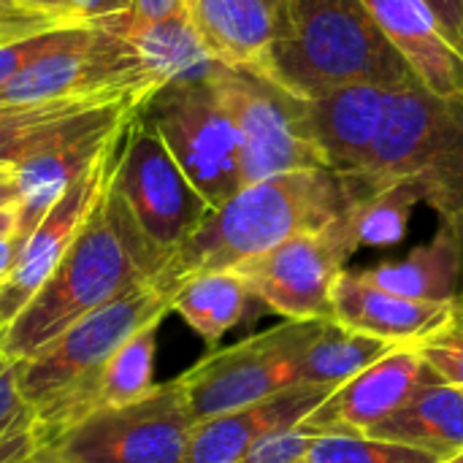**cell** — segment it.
<instances>
[{
  "mask_svg": "<svg viewBox=\"0 0 463 463\" xmlns=\"http://www.w3.org/2000/svg\"><path fill=\"white\" fill-rule=\"evenodd\" d=\"M168 260L144 236L111 176L60 266L3 328L0 355L14 364L30 358L98 307L138 285L157 282Z\"/></svg>",
  "mask_w": 463,
  "mask_h": 463,
  "instance_id": "6da1fadb",
  "label": "cell"
},
{
  "mask_svg": "<svg viewBox=\"0 0 463 463\" xmlns=\"http://www.w3.org/2000/svg\"><path fill=\"white\" fill-rule=\"evenodd\" d=\"M353 203L350 182L328 168L290 171L244 184L231 201L212 209L198 231L171 255L155 285L174 296L187 277L236 269L298 233L334 222Z\"/></svg>",
  "mask_w": 463,
  "mask_h": 463,
  "instance_id": "7a4b0ae2",
  "label": "cell"
},
{
  "mask_svg": "<svg viewBox=\"0 0 463 463\" xmlns=\"http://www.w3.org/2000/svg\"><path fill=\"white\" fill-rule=\"evenodd\" d=\"M171 315V293L138 285L76 320L46 347L16 361V385L33 407L41 445L98 412L100 377L111 355L144 326Z\"/></svg>",
  "mask_w": 463,
  "mask_h": 463,
  "instance_id": "3957f363",
  "label": "cell"
},
{
  "mask_svg": "<svg viewBox=\"0 0 463 463\" xmlns=\"http://www.w3.org/2000/svg\"><path fill=\"white\" fill-rule=\"evenodd\" d=\"M271 81L301 100L350 84H420L364 0H288Z\"/></svg>",
  "mask_w": 463,
  "mask_h": 463,
  "instance_id": "277c9868",
  "label": "cell"
},
{
  "mask_svg": "<svg viewBox=\"0 0 463 463\" xmlns=\"http://www.w3.org/2000/svg\"><path fill=\"white\" fill-rule=\"evenodd\" d=\"M326 320H285L277 328L214 350L179 374L190 412L206 420L301 385V364Z\"/></svg>",
  "mask_w": 463,
  "mask_h": 463,
  "instance_id": "5b68a950",
  "label": "cell"
},
{
  "mask_svg": "<svg viewBox=\"0 0 463 463\" xmlns=\"http://www.w3.org/2000/svg\"><path fill=\"white\" fill-rule=\"evenodd\" d=\"M141 117L160 133L184 176L212 209H220L244 187L239 133L214 76L160 90L141 109Z\"/></svg>",
  "mask_w": 463,
  "mask_h": 463,
  "instance_id": "8992f818",
  "label": "cell"
},
{
  "mask_svg": "<svg viewBox=\"0 0 463 463\" xmlns=\"http://www.w3.org/2000/svg\"><path fill=\"white\" fill-rule=\"evenodd\" d=\"M193 426L195 418L176 377L133 404L92 412L41 448L71 463H187Z\"/></svg>",
  "mask_w": 463,
  "mask_h": 463,
  "instance_id": "52a82bcc",
  "label": "cell"
},
{
  "mask_svg": "<svg viewBox=\"0 0 463 463\" xmlns=\"http://www.w3.org/2000/svg\"><path fill=\"white\" fill-rule=\"evenodd\" d=\"M125 27H92L81 41L38 60L0 90L5 106L106 98L144 109L163 84L146 71Z\"/></svg>",
  "mask_w": 463,
  "mask_h": 463,
  "instance_id": "ba28073f",
  "label": "cell"
},
{
  "mask_svg": "<svg viewBox=\"0 0 463 463\" xmlns=\"http://www.w3.org/2000/svg\"><path fill=\"white\" fill-rule=\"evenodd\" d=\"M214 81L239 133L244 184L290 171L328 168L309 133L301 98L269 79L231 71L225 65L214 73Z\"/></svg>",
  "mask_w": 463,
  "mask_h": 463,
  "instance_id": "9c48e42d",
  "label": "cell"
},
{
  "mask_svg": "<svg viewBox=\"0 0 463 463\" xmlns=\"http://www.w3.org/2000/svg\"><path fill=\"white\" fill-rule=\"evenodd\" d=\"M361 250L350 209L334 222L298 233L236 266L255 301L285 320H331V290Z\"/></svg>",
  "mask_w": 463,
  "mask_h": 463,
  "instance_id": "30bf717a",
  "label": "cell"
},
{
  "mask_svg": "<svg viewBox=\"0 0 463 463\" xmlns=\"http://www.w3.org/2000/svg\"><path fill=\"white\" fill-rule=\"evenodd\" d=\"M114 187L125 198L144 236L168 258L212 214V206L184 176L165 141L141 111L125 130L114 168Z\"/></svg>",
  "mask_w": 463,
  "mask_h": 463,
  "instance_id": "8fae6325",
  "label": "cell"
},
{
  "mask_svg": "<svg viewBox=\"0 0 463 463\" xmlns=\"http://www.w3.org/2000/svg\"><path fill=\"white\" fill-rule=\"evenodd\" d=\"M128 125L106 144V149L95 157V163L60 195V201L46 212V217L38 222V228L22 244L14 274H11L8 285L0 290V328L11 326L14 317L30 304V298L52 277V271L62 260V255L68 252V247L84 228L90 212L95 209V203L100 201V195L106 193V187L114 176Z\"/></svg>",
  "mask_w": 463,
  "mask_h": 463,
  "instance_id": "7c38bea8",
  "label": "cell"
},
{
  "mask_svg": "<svg viewBox=\"0 0 463 463\" xmlns=\"http://www.w3.org/2000/svg\"><path fill=\"white\" fill-rule=\"evenodd\" d=\"M434 372L423 364L412 345H399L393 353L339 385L326 402L307 415L304 426L317 434H366L391 412H396L418 385Z\"/></svg>",
  "mask_w": 463,
  "mask_h": 463,
  "instance_id": "4fadbf2b",
  "label": "cell"
},
{
  "mask_svg": "<svg viewBox=\"0 0 463 463\" xmlns=\"http://www.w3.org/2000/svg\"><path fill=\"white\" fill-rule=\"evenodd\" d=\"M187 8L220 65L271 81L288 0H190Z\"/></svg>",
  "mask_w": 463,
  "mask_h": 463,
  "instance_id": "5bb4252c",
  "label": "cell"
},
{
  "mask_svg": "<svg viewBox=\"0 0 463 463\" xmlns=\"http://www.w3.org/2000/svg\"><path fill=\"white\" fill-rule=\"evenodd\" d=\"M388 95L380 84H350L304 100L309 133L334 174L355 179L366 168Z\"/></svg>",
  "mask_w": 463,
  "mask_h": 463,
  "instance_id": "9a60e30c",
  "label": "cell"
},
{
  "mask_svg": "<svg viewBox=\"0 0 463 463\" xmlns=\"http://www.w3.org/2000/svg\"><path fill=\"white\" fill-rule=\"evenodd\" d=\"M328 393L326 388L298 385L241 410L195 420L187 463H239L258 439L304 423Z\"/></svg>",
  "mask_w": 463,
  "mask_h": 463,
  "instance_id": "2e32d148",
  "label": "cell"
},
{
  "mask_svg": "<svg viewBox=\"0 0 463 463\" xmlns=\"http://www.w3.org/2000/svg\"><path fill=\"white\" fill-rule=\"evenodd\" d=\"M453 315L450 304H429L393 296L372 282H366L358 271H342L331 290V320L350 331L377 336L393 345H412L439 326H445Z\"/></svg>",
  "mask_w": 463,
  "mask_h": 463,
  "instance_id": "e0dca14e",
  "label": "cell"
},
{
  "mask_svg": "<svg viewBox=\"0 0 463 463\" xmlns=\"http://www.w3.org/2000/svg\"><path fill=\"white\" fill-rule=\"evenodd\" d=\"M418 81L445 100H463V57L450 46L426 0H364Z\"/></svg>",
  "mask_w": 463,
  "mask_h": 463,
  "instance_id": "ac0fdd59",
  "label": "cell"
},
{
  "mask_svg": "<svg viewBox=\"0 0 463 463\" xmlns=\"http://www.w3.org/2000/svg\"><path fill=\"white\" fill-rule=\"evenodd\" d=\"M366 437L418 448L448 461L463 450V391L439 377H429L396 412L369 429Z\"/></svg>",
  "mask_w": 463,
  "mask_h": 463,
  "instance_id": "d6986e66",
  "label": "cell"
},
{
  "mask_svg": "<svg viewBox=\"0 0 463 463\" xmlns=\"http://www.w3.org/2000/svg\"><path fill=\"white\" fill-rule=\"evenodd\" d=\"M366 282L412 301L450 304L461 296L463 258L456 236L439 228L434 239L399 260L374 263L358 271Z\"/></svg>",
  "mask_w": 463,
  "mask_h": 463,
  "instance_id": "ffe728a7",
  "label": "cell"
},
{
  "mask_svg": "<svg viewBox=\"0 0 463 463\" xmlns=\"http://www.w3.org/2000/svg\"><path fill=\"white\" fill-rule=\"evenodd\" d=\"M122 33L133 41L146 71L163 84V90L179 81L212 79L222 68L206 49L190 8L146 22L128 19Z\"/></svg>",
  "mask_w": 463,
  "mask_h": 463,
  "instance_id": "44dd1931",
  "label": "cell"
},
{
  "mask_svg": "<svg viewBox=\"0 0 463 463\" xmlns=\"http://www.w3.org/2000/svg\"><path fill=\"white\" fill-rule=\"evenodd\" d=\"M111 106H133V103L106 100V98H76V100L11 106L5 114H0V168H19L22 163L49 152L71 133H76L92 114Z\"/></svg>",
  "mask_w": 463,
  "mask_h": 463,
  "instance_id": "7402d4cb",
  "label": "cell"
},
{
  "mask_svg": "<svg viewBox=\"0 0 463 463\" xmlns=\"http://www.w3.org/2000/svg\"><path fill=\"white\" fill-rule=\"evenodd\" d=\"M255 301L247 279L236 269L187 277L171 296V312L179 315L209 347L236 328Z\"/></svg>",
  "mask_w": 463,
  "mask_h": 463,
  "instance_id": "603a6c76",
  "label": "cell"
},
{
  "mask_svg": "<svg viewBox=\"0 0 463 463\" xmlns=\"http://www.w3.org/2000/svg\"><path fill=\"white\" fill-rule=\"evenodd\" d=\"M399 345L366 336L358 331H350L345 326H336L334 320L323 323V331L309 345L304 364H301V385H315L326 391H336L388 353H393Z\"/></svg>",
  "mask_w": 463,
  "mask_h": 463,
  "instance_id": "cb8c5ba5",
  "label": "cell"
},
{
  "mask_svg": "<svg viewBox=\"0 0 463 463\" xmlns=\"http://www.w3.org/2000/svg\"><path fill=\"white\" fill-rule=\"evenodd\" d=\"M426 203L418 179L404 176L374 187L350 206V217L361 247H393L404 241L415 209Z\"/></svg>",
  "mask_w": 463,
  "mask_h": 463,
  "instance_id": "d4e9b609",
  "label": "cell"
},
{
  "mask_svg": "<svg viewBox=\"0 0 463 463\" xmlns=\"http://www.w3.org/2000/svg\"><path fill=\"white\" fill-rule=\"evenodd\" d=\"M163 320L144 326L133 334L106 364L100 377L98 410H111L133 404L155 391V358H157V331Z\"/></svg>",
  "mask_w": 463,
  "mask_h": 463,
  "instance_id": "484cf974",
  "label": "cell"
},
{
  "mask_svg": "<svg viewBox=\"0 0 463 463\" xmlns=\"http://www.w3.org/2000/svg\"><path fill=\"white\" fill-rule=\"evenodd\" d=\"M41 448L33 407L16 385V364L0 355V463L27 461Z\"/></svg>",
  "mask_w": 463,
  "mask_h": 463,
  "instance_id": "4316f807",
  "label": "cell"
},
{
  "mask_svg": "<svg viewBox=\"0 0 463 463\" xmlns=\"http://www.w3.org/2000/svg\"><path fill=\"white\" fill-rule=\"evenodd\" d=\"M304 463H442V458L366 434H320Z\"/></svg>",
  "mask_w": 463,
  "mask_h": 463,
  "instance_id": "83f0119b",
  "label": "cell"
},
{
  "mask_svg": "<svg viewBox=\"0 0 463 463\" xmlns=\"http://www.w3.org/2000/svg\"><path fill=\"white\" fill-rule=\"evenodd\" d=\"M27 14L49 16L71 27H125L133 0H8Z\"/></svg>",
  "mask_w": 463,
  "mask_h": 463,
  "instance_id": "f1b7e54d",
  "label": "cell"
},
{
  "mask_svg": "<svg viewBox=\"0 0 463 463\" xmlns=\"http://www.w3.org/2000/svg\"><path fill=\"white\" fill-rule=\"evenodd\" d=\"M423 364L442 383L463 391V296L453 301V315L434 334L412 342Z\"/></svg>",
  "mask_w": 463,
  "mask_h": 463,
  "instance_id": "f546056e",
  "label": "cell"
},
{
  "mask_svg": "<svg viewBox=\"0 0 463 463\" xmlns=\"http://www.w3.org/2000/svg\"><path fill=\"white\" fill-rule=\"evenodd\" d=\"M90 30L92 27H54L0 46V90L11 84L16 76H22L27 68H33L38 60L81 41Z\"/></svg>",
  "mask_w": 463,
  "mask_h": 463,
  "instance_id": "4dcf8cb0",
  "label": "cell"
},
{
  "mask_svg": "<svg viewBox=\"0 0 463 463\" xmlns=\"http://www.w3.org/2000/svg\"><path fill=\"white\" fill-rule=\"evenodd\" d=\"M317 437V431L298 423L293 429H282L258 439L239 463H304Z\"/></svg>",
  "mask_w": 463,
  "mask_h": 463,
  "instance_id": "1f68e13d",
  "label": "cell"
},
{
  "mask_svg": "<svg viewBox=\"0 0 463 463\" xmlns=\"http://www.w3.org/2000/svg\"><path fill=\"white\" fill-rule=\"evenodd\" d=\"M54 27H71V24H60L49 16L27 14L19 8H3L0 11V46L27 38V35H35V33H43V30H54Z\"/></svg>",
  "mask_w": 463,
  "mask_h": 463,
  "instance_id": "d6a6232c",
  "label": "cell"
},
{
  "mask_svg": "<svg viewBox=\"0 0 463 463\" xmlns=\"http://www.w3.org/2000/svg\"><path fill=\"white\" fill-rule=\"evenodd\" d=\"M450 46L463 57V0H426Z\"/></svg>",
  "mask_w": 463,
  "mask_h": 463,
  "instance_id": "836d02e7",
  "label": "cell"
},
{
  "mask_svg": "<svg viewBox=\"0 0 463 463\" xmlns=\"http://www.w3.org/2000/svg\"><path fill=\"white\" fill-rule=\"evenodd\" d=\"M190 0H133V14L130 22H146V19H160L176 11H184Z\"/></svg>",
  "mask_w": 463,
  "mask_h": 463,
  "instance_id": "e575fe53",
  "label": "cell"
},
{
  "mask_svg": "<svg viewBox=\"0 0 463 463\" xmlns=\"http://www.w3.org/2000/svg\"><path fill=\"white\" fill-rule=\"evenodd\" d=\"M19 241L14 236L8 239H0V290L8 285L11 274H14V266H16V258H19Z\"/></svg>",
  "mask_w": 463,
  "mask_h": 463,
  "instance_id": "d590c367",
  "label": "cell"
},
{
  "mask_svg": "<svg viewBox=\"0 0 463 463\" xmlns=\"http://www.w3.org/2000/svg\"><path fill=\"white\" fill-rule=\"evenodd\" d=\"M19 206V182L14 168H0V209Z\"/></svg>",
  "mask_w": 463,
  "mask_h": 463,
  "instance_id": "8d00e7d4",
  "label": "cell"
},
{
  "mask_svg": "<svg viewBox=\"0 0 463 463\" xmlns=\"http://www.w3.org/2000/svg\"><path fill=\"white\" fill-rule=\"evenodd\" d=\"M16 225H19L16 206L0 209V239H8V236H14V239H16Z\"/></svg>",
  "mask_w": 463,
  "mask_h": 463,
  "instance_id": "74e56055",
  "label": "cell"
},
{
  "mask_svg": "<svg viewBox=\"0 0 463 463\" xmlns=\"http://www.w3.org/2000/svg\"><path fill=\"white\" fill-rule=\"evenodd\" d=\"M22 463H71V461H65L62 456H57L54 450H49V448H38L27 461H22Z\"/></svg>",
  "mask_w": 463,
  "mask_h": 463,
  "instance_id": "f35d334b",
  "label": "cell"
},
{
  "mask_svg": "<svg viewBox=\"0 0 463 463\" xmlns=\"http://www.w3.org/2000/svg\"><path fill=\"white\" fill-rule=\"evenodd\" d=\"M442 463H463V450L461 453H456L453 458H448V461H442Z\"/></svg>",
  "mask_w": 463,
  "mask_h": 463,
  "instance_id": "ab89813d",
  "label": "cell"
},
{
  "mask_svg": "<svg viewBox=\"0 0 463 463\" xmlns=\"http://www.w3.org/2000/svg\"><path fill=\"white\" fill-rule=\"evenodd\" d=\"M3 8H14V5H11L8 0H0V11H3Z\"/></svg>",
  "mask_w": 463,
  "mask_h": 463,
  "instance_id": "60d3db41",
  "label": "cell"
},
{
  "mask_svg": "<svg viewBox=\"0 0 463 463\" xmlns=\"http://www.w3.org/2000/svg\"><path fill=\"white\" fill-rule=\"evenodd\" d=\"M8 109H11V106H5V103H0V114H5Z\"/></svg>",
  "mask_w": 463,
  "mask_h": 463,
  "instance_id": "b9f144b4",
  "label": "cell"
},
{
  "mask_svg": "<svg viewBox=\"0 0 463 463\" xmlns=\"http://www.w3.org/2000/svg\"><path fill=\"white\" fill-rule=\"evenodd\" d=\"M0 336H3V328H0Z\"/></svg>",
  "mask_w": 463,
  "mask_h": 463,
  "instance_id": "7bdbcfd3",
  "label": "cell"
}]
</instances>
